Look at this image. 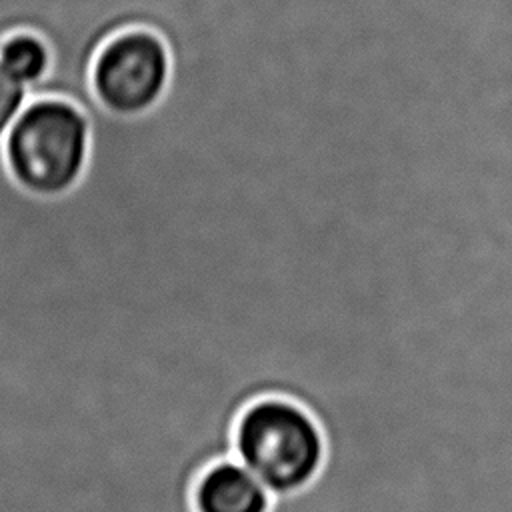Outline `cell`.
Masks as SVG:
<instances>
[{
	"label": "cell",
	"mask_w": 512,
	"mask_h": 512,
	"mask_svg": "<svg viewBox=\"0 0 512 512\" xmlns=\"http://www.w3.org/2000/svg\"><path fill=\"white\" fill-rule=\"evenodd\" d=\"M90 146V118L78 104L60 96H32L4 136L2 156L24 192L58 198L82 180Z\"/></svg>",
	"instance_id": "cell-1"
},
{
	"label": "cell",
	"mask_w": 512,
	"mask_h": 512,
	"mask_svg": "<svg viewBox=\"0 0 512 512\" xmlns=\"http://www.w3.org/2000/svg\"><path fill=\"white\" fill-rule=\"evenodd\" d=\"M234 452L274 496H286L318 476L326 442L320 424L302 404L284 396H264L240 414Z\"/></svg>",
	"instance_id": "cell-2"
},
{
	"label": "cell",
	"mask_w": 512,
	"mask_h": 512,
	"mask_svg": "<svg viewBox=\"0 0 512 512\" xmlns=\"http://www.w3.org/2000/svg\"><path fill=\"white\" fill-rule=\"evenodd\" d=\"M172 56L164 38L142 26L108 38L96 52L90 86L100 108L116 118L152 112L168 92Z\"/></svg>",
	"instance_id": "cell-3"
},
{
	"label": "cell",
	"mask_w": 512,
	"mask_h": 512,
	"mask_svg": "<svg viewBox=\"0 0 512 512\" xmlns=\"http://www.w3.org/2000/svg\"><path fill=\"white\" fill-rule=\"evenodd\" d=\"M274 494L238 460L210 464L192 488L194 512H268Z\"/></svg>",
	"instance_id": "cell-4"
},
{
	"label": "cell",
	"mask_w": 512,
	"mask_h": 512,
	"mask_svg": "<svg viewBox=\"0 0 512 512\" xmlns=\"http://www.w3.org/2000/svg\"><path fill=\"white\" fill-rule=\"evenodd\" d=\"M0 66L18 84L32 90L52 68L48 42L32 30H18L0 42Z\"/></svg>",
	"instance_id": "cell-5"
},
{
	"label": "cell",
	"mask_w": 512,
	"mask_h": 512,
	"mask_svg": "<svg viewBox=\"0 0 512 512\" xmlns=\"http://www.w3.org/2000/svg\"><path fill=\"white\" fill-rule=\"evenodd\" d=\"M28 100H30V90L18 84L16 80H12L0 66V144Z\"/></svg>",
	"instance_id": "cell-6"
}]
</instances>
